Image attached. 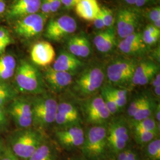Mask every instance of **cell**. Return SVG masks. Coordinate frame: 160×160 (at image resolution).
Instances as JSON below:
<instances>
[{"mask_svg":"<svg viewBox=\"0 0 160 160\" xmlns=\"http://www.w3.org/2000/svg\"><path fill=\"white\" fill-rule=\"evenodd\" d=\"M47 139L44 132L30 127L17 129L7 137V145L20 160H28Z\"/></svg>","mask_w":160,"mask_h":160,"instance_id":"6da1fadb","label":"cell"},{"mask_svg":"<svg viewBox=\"0 0 160 160\" xmlns=\"http://www.w3.org/2000/svg\"><path fill=\"white\" fill-rule=\"evenodd\" d=\"M12 84L20 94L35 96L45 93L47 90L42 74L25 59L17 64Z\"/></svg>","mask_w":160,"mask_h":160,"instance_id":"7a4b0ae2","label":"cell"},{"mask_svg":"<svg viewBox=\"0 0 160 160\" xmlns=\"http://www.w3.org/2000/svg\"><path fill=\"white\" fill-rule=\"evenodd\" d=\"M32 127L44 132L54 124L57 112L56 98L47 92L30 96Z\"/></svg>","mask_w":160,"mask_h":160,"instance_id":"3957f363","label":"cell"},{"mask_svg":"<svg viewBox=\"0 0 160 160\" xmlns=\"http://www.w3.org/2000/svg\"><path fill=\"white\" fill-rule=\"evenodd\" d=\"M81 150L87 160H105L108 153L107 126H91L85 133Z\"/></svg>","mask_w":160,"mask_h":160,"instance_id":"277c9868","label":"cell"},{"mask_svg":"<svg viewBox=\"0 0 160 160\" xmlns=\"http://www.w3.org/2000/svg\"><path fill=\"white\" fill-rule=\"evenodd\" d=\"M129 123L123 118H117L107 125L108 152L117 155L126 149L130 139Z\"/></svg>","mask_w":160,"mask_h":160,"instance_id":"5b68a950","label":"cell"},{"mask_svg":"<svg viewBox=\"0 0 160 160\" xmlns=\"http://www.w3.org/2000/svg\"><path fill=\"white\" fill-rule=\"evenodd\" d=\"M104 70L100 67H91L84 70L75 80L73 90L81 97L94 94L102 88L104 80Z\"/></svg>","mask_w":160,"mask_h":160,"instance_id":"8992f818","label":"cell"},{"mask_svg":"<svg viewBox=\"0 0 160 160\" xmlns=\"http://www.w3.org/2000/svg\"><path fill=\"white\" fill-rule=\"evenodd\" d=\"M10 119L17 129L32 127L30 96L19 94L6 107Z\"/></svg>","mask_w":160,"mask_h":160,"instance_id":"52a82bcc","label":"cell"},{"mask_svg":"<svg viewBox=\"0 0 160 160\" xmlns=\"http://www.w3.org/2000/svg\"><path fill=\"white\" fill-rule=\"evenodd\" d=\"M137 64L134 60L120 59L108 66L106 75L109 81L114 86H126L132 84V80Z\"/></svg>","mask_w":160,"mask_h":160,"instance_id":"ba28073f","label":"cell"},{"mask_svg":"<svg viewBox=\"0 0 160 160\" xmlns=\"http://www.w3.org/2000/svg\"><path fill=\"white\" fill-rule=\"evenodd\" d=\"M84 112L87 122L92 125H106L111 116L101 95L90 97L84 105Z\"/></svg>","mask_w":160,"mask_h":160,"instance_id":"9c48e42d","label":"cell"},{"mask_svg":"<svg viewBox=\"0 0 160 160\" xmlns=\"http://www.w3.org/2000/svg\"><path fill=\"white\" fill-rule=\"evenodd\" d=\"M48 16L43 13H34L21 18L15 26L16 32L25 39H30L40 34L44 28Z\"/></svg>","mask_w":160,"mask_h":160,"instance_id":"30bf717a","label":"cell"},{"mask_svg":"<svg viewBox=\"0 0 160 160\" xmlns=\"http://www.w3.org/2000/svg\"><path fill=\"white\" fill-rule=\"evenodd\" d=\"M77 28V25L74 18L62 16L49 23L45 36L50 40L58 41L74 33Z\"/></svg>","mask_w":160,"mask_h":160,"instance_id":"8fae6325","label":"cell"},{"mask_svg":"<svg viewBox=\"0 0 160 160\" xmlns=\"http://www.w3.org/2000/svg\"><path fill=\"white\" fill-rule=\"evenodd\" d=\"M85 133L78 125L58 129L55 137L59 144L67 149L81 147L84 140Z\"/></svg>","mask_w":160,"mask_h":160,"instance_id":"7c38bea8","label":"cell"},{"mask_svg":"<svg viewBox=\"0 0 160 160\" xmlns=\"http://www.w3.org/2000/svg\"><path fill=\"white\" fill-rule=\"evenodd\" d=\"M42 75L46 88L54 93L62 92L72 82V74L56 71L51 67H48Z\"/></svg>","mask_w":160,"mask_h":160,"instance_id":"4fadbf2b","label":"cell"},{"mask_svg":"<svg viewBox=\"0 0 160 160\" xmlns=\"http://www.w3.org/2000/svg\"><path fill=\"white\" fill-rule=\"evenodd\" d=\"M31 59L36 65L47 67L55 59V51L51 44L46 41H41L33 45L30 52Z\"/></svg>","mask_w":160,"mask_h":160,"instance_id":"5bb4252c","label":"cell"},{"mask_svg":"<svg viewBox=\"0 0 160 160\" xmlns=\"http://www.w3.org/2000/svg\"><path fill=\"white\" fill-rule=\"evenodd\" d=\"M138 23L137 15L128 9L120 10L117 16V32L121 38L135 33Z\"/></svg>","mask_w":160,"mask_h":160,"instance_id":"9a60e30c","label":"cell"},{"mask_svg":"<svg viewBox=\"0 0 160 160\" xmlns=\"http://www.w3.org/2000/svg\"><path fill=\"white\" fill-rule=\"evenodd\" d=\"M159 72L158 66L151 61H143L137 65L133 75L132 84L145 86L151 82L155 75Z\"/></svg>","mask_w":160,"mask_h":160,"instance_id":"2e32d148","label":"cell"},{"mask_svg":"<svg viewBox=\"0 0 160 160\" xmlns=\"http://www.w3.org/2000/svg\"><path fill=\"white\" fill-rule=\"evenodd\" d=\"M41 0H16L8 12L11 18H21L38 12L40 10Z\"/></svg>","mask_w":160,"mask_h":160,"instance_id":"e0dca14e","label":"cell"},{"mask_svg":"<svg viewBox=\"0 0 160 160\" xmlns=\"http://www.w3.org/2000/svg\"><path fill=\"white\" fill-rule=\"evenodd\" d=\"M83 65L82 62L78 58L69 52H61L56 59L52 68L58 71L69 72L71 74L79 70Z\"/></svg>","mask_w":160,"mask_h":160,"instance_id":"ac0fdd59","label":"cell"},{"mask_svg":"<svg viewBox=\"0 0 160 160\" xmlns=\"http://www.w3.org/2000/svg\"><path fill=\"white\" fill-rule=\"evenodd\" d=\"M119 49L122 53L133 55L143 51L145 45L142 38V33H133L124 38L118 45Z\"/></svg>","mask_w":160,"mask_h":160,"instance_id":"d6986e66","label":"cell"},{"mask_svg":"<svg viewBox=\"0 0 160 160\" xmlns=\"http://www.w3.org/2000/svg\"><path fill=\"white\" fill-rule=\"evenodd\" d=\"M116 42L114 29L109 28L96 34L93 43L97 50L101 53H106L113 50Z\"/></svg>","mask_w":160,"mask_h":160,"instance_id":"ffe728a7","label":"cell"},{"mask_svg":"<svg viewBox=\"0 0 160 160\" xmlns=\"http://www.w3.org/2000/svg\"><path fill=\"white\" fill-rule=\"evenodd\" d=\"M97 0H80L75 7L76 14L87 21H93L100 12Z\"/></svg>","mask_w":160,"mask_h":160,"instance_id":"44dd1931","label":"cell"},{"mask_svg":"<svg viewBox=\"0 0 160 160\" xmlns=\"http://www.w3.org/2000/svg\"><path fill=\"white\" fill-rule=\"evenodd\" d=\"M17 64L16 58L11 54L0 57V81H10L14 77Z\"/></svg>","mask_w":160,"mask_h":160,"instance_id":"7402d4cb","label":"cell"},{"mask_svg":"<svg viewBox=\"0 0 160 160\" xmlns=\"http://www.w3.org/2000/svg\"><path fill=\"white\" fill-rule=\"evenodd\" d=\"M28 160H57V152L53 145L47 139Z\"/></svg>","mask_w":160,"mask_h":160,"instance_id":"603a6c76","label":"cell"},{"mask_svg":"<svg viewBox=\"0 0 160 160\" xmlns=\"http://www.w3.org/2000/svg\"><path fill=\"white\" fill-rule=\"evenodd\" d=\"M19 94L12 82L0 81V107H6Z\"/></svg>","mask_w":160,"mask_h":160,"instance_id":"cb8c5ba5","label":"cell"},{"mask_svg":"<svg viewBox=\"0 0 160 160\" xmlns=\"http://www.w3.org/2000/svg\"><path fill=\"white\" fill-rule=\"evenodd\" d=\"M155 106L154 102L151 98L145 96L143 103L137 113L132 118L131 122H138L152 116L154 113Z\"/></svg>","mask_w":160,"mask_h":160,"instance_id":"d4e9b609","label":"cell"},{"mask_svg":"<svg viewBox=\"0 0 160 160\" xmlns=\"http://www.w3.org/2000/svg\"><path fill=\"white\" fill-rule=\"evenodd\" d=\"M131 123L133 131H145L158 133L160 130V124L152 116L140 121L131 122Z\"/></svg>","mask_w":160,"mask_h":160,"instance_id":"484cf974","label":"cell"},{"mask_svg":"<svg viewBox=\"0 0 160 160\" xmlns=\"http://www.w3.org/2000/svg\"><path fill=\"white\" fill-rule=\"evenodd\" d=\"M145 154L147 160H160V139L155 138L145 145Z\"/></svg>","mask_w":160,"mask_h":160,"instance_id":"4316f807","label":"cell"},{"mask_svg":"<svg viewBox=\"0 0 160 160\" xmlns=\"http://www.w3.org/2000/svg\"><path fill=\"white\" fill-rule=\"evenodd\" d=\"M101 96L111 115L117 113L119 109L114 100V97L109 90V86L104 87L102 88Z\"/></svg>","mask_w":160,"mask_h":160,"instance_id":"83f0119b","label":"cell"},{"mask_svg":"<svg viewBox=\"0 0 160 160\" xmlns=\"http://www.w3.org/2000/svg\"><path fill=\"white\" fill-rule=\"evenodd\" d=\"M157 132L145 131H133L134 138L137 143L140 145H146L157 138Z\"/></svg>","mask_w":160,"mask_h":160,"instance_id":"f1b7e54d","label":"cell"},{"mask_svg":"<svg viewBox=\"0 0 160 160\" xmlns=\"http://www.w3.org/2000/svg\"><path fill=\"white\" fill-rule=\"evenodd\" d=\"M57 112L80 120V114L77 108L71 103L62 102L58 103Z\"/></svg>","mask_w":160,"mask_h":160,"instance_id":"f546056e","label":"cell"},{"mask_svg":"<svg viewBox=\"0 0 160 160\" xmlns=\"http://www.w3.org/2000/svg\"><path fill=\"white\" fill-rule=\"evenodd\" d=\"M109 90L114 97V100L118 108L120 109L126 105L128 92L125 88H115L109 86Z\"/></svg>","mask_w":160,"mask_h":160,"instance_id":"4dcf8cb0","label":"cell"},{"mask_svg":"<svg viewBox=\"0 0 160 160\" xmlns=\"http://www.w3.org/2000/svg\"><path fill=\"white\" fill-rule=\"evenodd\" d=\"M79 122V120L75 119L73 118H71L65 114H62L57 112L54 124L61 128H63L69 126L77 125Z\"/></svg>","mask_w":160,"mask_h":160,"instance_id":"1f68e13d","label":"cell"},{"mask_svg":"<svg viewBox=\"0 0 160 160\" xmlns=\"http://www.w3.org/2000/svg\"><path fill=\"white\" fill-rule=\"evenodd\" d=\"M145 97V96H139L133 100V101L129 104L127 111L129 117L132 118L137 113L138 111L140 109L143 103Z\"/></svg>","mask_w":160,"mask_h":160,"instance_id":"d6a6232c","label":"cell"},{"mask_svg":"<svg viewBox=\"0 0 160 160\" xmlns=\"http://www.w3.org/2000/svg\"><path fill=\"white\" fill-rule=\"evenodd\" d=\"M69 52L76 57H80V35L70 38L68 42Z\"/></svg>","mask_w":160,"mask_h":160,"instance_id":"836d02e7","label":"cell"},{"mask_svg":"<svg viewBox=\"0 0 160 160\" xmlns=\"http://www.w3.org/2000/svg\"><path fill=\"white\" fill-rule=\"evenodd\" d=\"M92 47L88 39L84 36L80 35V57L86 58L90 55Z\"/></svg>","mask_w":160,"mask_h":160,"instance_id":"e575fe53","label":"cell"},{"mask_svg":"<svg viewBox=\"0 0 160 160\" xmlns=\"http://www.w3.org/2000/svg\"><path fill=\"white\" fill-rule=\"evenodd\" d=\"M10 120L6 107H0V133L7 131L10 125Z\"/></svg>","mask_w":160,"mask_h":160,"instance_id":"d590c367","label":"cell"},{"mask_svg":"<svg viewBox=\"0 0 160 160\" xmlns=\"http://www.w3.org/2000/svg\"><path fill=\"white\" fill-rule=\"evenodd\" d=\"M100 14L103 18L105 27L110 28L114 23V17L112 10L108 8L103 7L100 9Z\"/></svg>","mask_w":160,"mask_h":160,"instance_id":"8d00e7d4","label":"cell"},{"mask_svg":"<svg viewBox=\"0 0 160 160\" xmlns=\"http://www.w3.org/2000/svg\"><path fill=\"white\" fill-rule=\"evenodd\" d=\"M142 38L144 44L146 45H152L156 43L160 39V36L149 33L144 30L143 34H142Z\"/></svg>","mask_w":160,"mask_h":160,"instance_id":"74e56055","label":"cell"},{"mask_svg":"<svg viewBox=\"0 0 160 160\" xmlns=\"http://www.w3.org/2000/svg\"><path fill=\"white\" fill-rule=\"evenodd\" d=\"M0 160H20L14 154L12 150L7 145L5 151L0 157Z\"/></svg>","mask_w":160,"mask_h":160,"instance_id":"f35d334b","label":"cell"},{"mask_svg":"<svg viewBox=\"0 0 160 160\" xmlns=\"http://www.w3.org/2000/svg\"><path fill=\"white\" fill-rule=\"evenodd\" d=\"M149 19L154 23L155 21L160 19V8L159 6L153 8L148 13Z\"/></svg>","mask_w":160,"mask_h":160,"instance_id":"ab89813d","label":"cell"},{"mask_svg":"<svg viewBox=\"0 0 160 160\" xmlns=\"http://www.w3.org/2000/svg\"><path fill=\"white\" fill-rule=\"evenodd\" d=\"M43 14L48 16L49 14L51 12V7L48 0H41V4H40V8Z\"/></svg>","mask_w":160,"mask_h":160,"instance_id":"60d3db41","label":"cell"},{"mask_svg":"<svg viewBox=\"0 0 160 160\" xmlns=\"http://www.w3.org/2000/svg\"><path fill=\"white\" fill-rule=\"evenodd\" d=\"M93 23H94L93 24L96 29L102 30L105 28V26H104V22H103V18L100 14V12L97 15V17H96L94 18V20H93Z\"/></svg>","mask_w":160,"mask_h":160,"instance_id":"b9f144b4","label":"cell"},{"mask_svg":"<svg viewBox=\"0 0 160 160\" xmlns=\"http://www.w3.org/2000/svg\"><path fill=\"white\" fill-rule=\"evenodd\" d=\"M48 2L50 5L51 12H57L62 4L61 0H48Z\"/></svg>","mask_w":160,"mask_h":160,"instance_id":"7bdbcfd3","label":"cell"},{"mask_svg":"<svg viewBox=\"0 0 160 160\" xmlns=\"http://www.w3.org/2000/svg\"><path fill=\"white\" fill-rule=\"evenodd\" d=\"M128 160H141L137 152L131 149H127Z\"/></svg>","mask_w":160,"mask_h":160,"instance_id":"ee69618b","label":"cell"},{"mask_svg":"<svg viewBox=\"0 0 160 160\" xmlns=\"http://www.w3.org/2000/svg\"><path fill=\"white\" fill-rule=\"evenodd\" d=\"M61 4L67 8H71L75 6L79 2L80 0H61Z\"/></svg>","mask_w":160,"mask_h":160,"instance_id":"f6af8a7d","label":"cell"},{"mask_svg":"<svg viewBox=\"0 0 160 160\" xmlns=\"http://www.w3.org/2000/svg\"><path fill=\"white\" fill-rule=\"evenodd\" d=\"M145 31L148 32L149 33L152 34H155V35H158L160 36V29L157 28L153 25H148L147 26V28L145 29Z\"/></svg>","mask_w":160,"mask_h":160,"instance_id":"bcb514c9","label":"cell"},{"mask_svg":"<svg viewBox=\"0 0 160 160\" xmlns=\"http://www.w3.org/2000/svg\"><path fill=\"white\" fill-rule=\"evenodd\" d=\"M151 83L154 88L156 87H158V86H160V72H158L157 74L155 75L153 79L151 81Z\"/></svg>","mask_w":160,"mask_h":160,"instance_id":"7dc6e473","label":"cell"},{"mask_svg":"<svg viewBox=\"0 0 160 160\" xmlns=\"http://www.w3.org/2000/svg\"><path fill=\"white\" fill-rule=\"evenodd\" d=\"M116 160H128L127 149L116 155Z\"/></svg>","mask_w":160,"mask_h":160,"instance_id":"c3c4849f","label":"cell"},{"mask_svg":"<svg viewBox=\"0 0 160 160\" xmlns=\"http://www.w3.org/2000/svg\"><path fill=\"white\" fill-rule=\"evenodd\" d=\"M154 114L155 115V120L160 123V104H157L154 111Z\"/></svg>","mask_w":160,"mask_h":160,"instance_id":"681fc988","label":"cell"},{"mask_svg":"<svg viewBox=\"0 0 160 160\" xmlns=\"http://www.w3.org/2000/svg\"><path fill=\"white\" fill-rule=\"evenodd\" d=\"M7 148V144L5 143L4 140L0 137V157L4 153Z\"/></svg>","mask_w":160,"mask_h":160,"instance_id":"f907efd6","label":"cell"},{"mask_svg":"<svg viewBox=\"0 0 160 160\" xmlns=\"http://www.w3.org/2000/svg\"><path fill=\"white\" fill-rule=\"evenodd\" d=\"M149 0H137L135 4V5L136 6H137L138 7H142L144 6Z\"/></svg>","mask_w":160,"mask_h":160,"instance_id":"816d5d0a","label":"cell"},{"mask_svg":"<svg viewBox=\"0 0 160 160\" xmlns=\"http://www.w3.org/2000/svg\"><path fill=\"white\" fill-rule=\"evenodd\" d=\"M6 3L2 0H0V14L4 12V10H6Z\"/></svg>","mask_w":160,"mask_h":160,"instance_id":"f5cc1de1","label":"cell"},{"mask_svg":"<svg viewBox=\"0 0 160 160\" xmlns=\"http://www.w3.org/2000/svg\"><path fill=\"white\" fill-rule=\"evenodd\" d=\"M154 92L155 95L157 97H160V86H158L154 88Z\"/></svg>","mask_w":160,"mask_h":160,"instance_id":"db71d44e","label":"cell"},{"mask_svg":"<svg viewBox=\"0 0 160 160\" xmlns=\"http://www.w3.org/2000/svg\"><path fill=\"white\" fill-rule=\"evenodd\" d=\"M126 2L130 5H135L136 1L137 0H125Z\"/></svg>","mask_w":160,"mask_h":160,"instance_id":"11a10c76","label":"cell"},{"mask_svg":"<svg viewBox=\"0 0 160 160\" xmlns=\"http://www.w3.org/2000/svg\"><path fill=\"white\" fill-rule=\"evenodd\" d=\"M79 160V159H74V158H71V159H69V160Z\"/></svg>","mask_w":160,"mask_h":160,"instance_id":"9f6ffc18","label":"cell"}]
</instances>
